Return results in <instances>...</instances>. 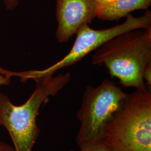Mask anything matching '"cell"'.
<instances>
[{"label":"cell","instance_id":"6da1fadb","mask_svg":"<svg viewBox=\"0 0 151 151\" xmlns=\"http://www.w3.org/2000/svg\"><path fill=\"white\" fill-rule=\"evenodd\" d=\"M151 63V27L127 31L110 39L96 50L92 65H104L111 78L124 87H147L142 73Z\"/></svg>","mask_w":151,"mask_h":151},{"label":"cell","instance_id":"277c9868","mask_svg":"<svg viewBox=\"0 0 151 151\" xmlns=\"http://www.w3.org/2000/svg\"><path fill=\"white\" fill-rule=\"evenodd\" d=\"M127 95L108 80L98 86L86 87L77 113L80 126L76 143L80 149L102 140L106 125L122 108Z\"/></svg>","mask_w":151,"mask_h":151},{"label":"cell","instance_id":"7c38bea8","mask_svg":"<svg viewBox=\"0 0 151 151\" xmlns=\"http://www.w3.org/2000/svg\"><path fill=\"white\" fill-rule=\"evenodd\" d=\"M0 151H15L14 147L7 143L0 140Z\"/></svg>","mask_w":151,"mask_h":151},{"label":"cell","instance_id":"3957f363","mask_svg":"<svg viewBox=\"0 0 151 151\" xmlns=\"http://www.w3.org/2000/svg\"><path fill=\"white\" fill-rule=\"evenodd\" d=\"M101 141L114 151H151V88L128 93Z\"/></svg>","mask_w":151,"mask_h":151},{"label":"cell","instance_id":"7a4b0ae2","mask_svg":"<svg viewBox=\"0 0 151 151\" xmlns=\"http://www.w3.org/2000/svg\"><path fill=\"white\" fill-rule=\"evenodd\" d=\"M70 80V73L67 72L35 81L36 88L21 105L13 104L9 97L0 93V123L8 131L15 151H32L40 132L37 124L40 108Z\"/></svg>","mask_w":151,"mask_h":151},{"label":"cell","instance_id":"8fae6325","mask_svg":"<svg viewBox=\"0 0 151 151\" xmlns=\"http://www.w3.org/2000/svg\"><path fill=\"white\" fill-rule=\"evenodd\" d=\"M11 77L9 76L0 73V86L10 85L11 82ZM0 126H1V123H0Z\"/></svg>","mask_w":151,"mask_h":151},{"label":"cell","instance_id":"ba28073f","mask_svg":"<svg viewBox=\"0 0 151 151\" xmlns=\"http://www.w3.org/2000/svg\"><path fill=\"white\" fill-rule=\"evenodd\" d=\"M80 151H114L110 147L100 141L91 145L87 146L80 149Z\"/></svg>","mask_w":151,"mask_h":151},{"label":"cell","instance_id":"5b68a950","mask_svg":"<svg viewBox=\"0 0 151 151\" xmlns=\"http://www.w3.org/2000/svg\"><path fill=\"white\" fill-rule=\"evenodd\" d=\"M125 17L126 20L123 23L107 29H93L90 27L88 24H83L76 32L75 41L68 53L48 68L19 72L2 69L1 72L2 74L11 77H19L22 82H25L29 80L37 81L44 77H52L58 70L75 65L108 40L120 34L127 31L151 27V11L146 10L143 15L138 17H134L130 14Z\"/></svg>","mask_w":151,"mask_h":151},{"label":"cell","instance_id":"5bb4252c","mask_svg":"<svg viewBox=\"0 0 151 151\" xmlns=\"http://www.w3.org/2000/svg\"><path fill=\"white\" fill-rule=\"evenodd\" d=\"M75 151L74 150H73V149H72V150H69V151Z\"/></svg>","mask_w":151,"mask_h":151},{"label":"cell","instance_id":"30bf717a","mask_svg":"<svg viewBox=\"0 0 151 151\" xmlns=\"http://www.w3.org/2000/svg\"><path fill=\"white\" fill-rule=\"evenodd\" d=\"M19 0H5V5L8 10H12L15 9L19 4Z\"/></svg>","mask_w":151,"mask_h":151},{"label":"cell","instance_id":"9c48e42d","mask_svg":"<svg viewBox=\"0 0 151 151\" xmlns=\"http://www.w3.org/2000/svg\"><path fill=\"white\" fill-rule=\"evenodd\" d=\"M142 76L145 82L146 86L150 88L151 87V63L146 65L143 70Z\"/></svg>","mask_w":151,"mask_h":151},{"label":"cell","instance_id":"8992f818","mask_svg":"<svg viewBox=\"0 0 151 151\" xmlns=\"http://www.w3.org/2000/svg\"><path fill=\"white\" fill-rule=\"evenodd\" d=\"M55 15V37L60 43H66L81 25L97 17V5L95 0H56Z\"/></svg>","mask_w":151,"mask_h":151},{"label":"cell","instance_id":"4fadbf2b","mask_svg":"<svg viewBox=\"0 0 151 151\" xmlns=\"http://www.w3.org/2000/svg\"><path fill=\"white\" fill-rule=\"evenodd\" d=\"M116 0H95L96 5H97V9L99 7L103 6L109 4L110 3H111Z\"/></svg>","mask_w":151,"mask_h":151},{"label":"cell","instance_id":"52a82bcc","mask_svg":"<svg viewBox=\"0 0 151 151\" xmlns=\"http://www.w3.org/2000/svg\"><path fill=\"white\" fill-rule=\"evenodd\" d=\"M151 0H116L97 9V17L102 20L115 21L125 17L132 12L147 10Z\"/></svg>","mask_w":151,"mask_h":151}]
</instances>
